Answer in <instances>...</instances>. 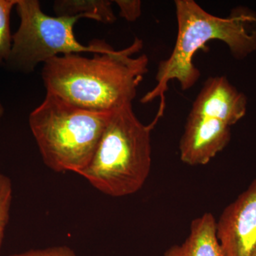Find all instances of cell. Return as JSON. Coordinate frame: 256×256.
Segmentation results:
<instances>
[{"label": "cell", "instance_id": "cell-6", "mask_svg": "<svg viewBox=\"0 0 256 256\" xmlns=\"http://www.w3.org/2000/svg\"><path fill=\"white\" fill-rule=\"evenodd\" d=\"M216 234L226 256H256V178L224 208Z\"/></svg>", "mask_w": 256, "mask_h": 256}, {"label": "cell", "instance_id": "cell-3", "mask_svg": "<svg viewBox=\"0 0 256 256\" xmlns=\"http://www.w3.org/2000/svg\"><path fill=\"white\" fill-rule=\"evenodd\" d=\"M156 124H142L132 105L112 111L92 161L79 175L108 196L140 190L150 172V133Z\"/></svg>", "mask_w": 256, "mask_h": 256}, {"label": "cell", "instance_id": "cell-5", "mask_svg": "<svg viewBox=\"0 0 256 256\" xmlns=\"http://www.w3.org/2000/svg\"><path fill=\"white\" fill-rule=\"evenodd\" d=\"M16 11L20 18L18 31L12 35V48L6 64L10 70L28 74L38 64L60 54L108 53L114 50L106 42L95 40L87 46L77 41L74 33L75 24L88 15L57 16L43 12L37 0H18Z\"/></svg>", "mask_w": 256, "mask_h": 256}, {"label": "cell", "instance_id": "cell-15", "mask_svg": "<svg viewBox=\"0 0 256 256\" xmlns=\"http://www.w3.org/2000/svg\"><path fill=\"white\" fill-rule=\"evenodd\" d=\"M4 108L2 104L1 100H0V118L4 116Z\"/></svg>", "mask_w": 256, "mask_h": 256}, {"label": "cell", "instance_id": "cell-4", "mask_svg": "<svg viewBox=\"0 0 256 256\" xmlns=\"http://www.w3.org/2000/svg\"><path fill=\"white\" fill-rule=\"evenodd\" d=\"M112 111L88 110L46 92L28 117L44 163L56 172L80 174L92 161Z\"/></svg>", "mask_w": 256, "mask_h": 256}, {"label": "cell", "instance_id": "cell-14", "mask_svg": "<svg viewBox=\"0 0 256 256\" xmlns=\"http://www.w3.org/2000/svg\"><path fill=\"white\" fill-rule=\"evenodd\" d=\"M10 256H77L74 250L66 246L32 249L28 252L12 254Z\"/></svg>", "mask_w": 256, "mask_h": 256}, {"label": "cell", "instance_id": "cell-13", "mask_svg": "<svg viewBox=\"0 0 256 256\" xmlns=\"http://www.w3.org/2000/svg\"><path fill=\"white\" fill-rule=\"evenodd\" d=\"M114 2L120 10V16L128 22H134L142 14V2L140 0H116Z\"/></svg>", "mask_w": 256, "mask_h": 256}, {"label": "cell", "instance_id": "cell-1", "mask_svg": "<svg viewBox=\"0 0 256 256\" xmlns=\"http://www.w3.org/2000/svg\"><path fill=\"white\" fill-rule=\"evenodd\" d=\"M142 46L136 37L127 48L94 54L92 58L79 54L54 57L42 69L46 92L88 110L110 112L132 105L148 72V56H134Z\"/></svg>", "mask_w": 256, "mask_h": 256}, {"label": "cell", "instance_id": "cell-12", "mask_svg": "<svg viewBox=\"0 0 256 256\" xmlns=\"http://www.w3.org/2000/svg\"><path fill=\"white\" fill-rule=\"evenodd\" d=\"M12 200V184L11 180L6 175L0 174V250L10 220Z\"/></svg>", "mask_w": 256, "mask_h": 256}, {"label": "cell", "instance_id": "cell-8", "mask_svg": "<svg viewBox=\"0 0 256 256\" xmlns=\"http://www.w3.org/2000/svg\"><path fill=\"white\" fill-rule=\"evenodd\" d=\"M247 99L225 76L210 77L204 84L190 116L222 121L232 126L245 116Z\"/></svg>", "mask_w": 256, "mask_h": 256}, {"label": "cell", "instance_id": "cell-9", "mask_svg": "<svg viewBox=\"0 0 256 256\" xmlns=\"http://www.w3.org/2000/svg\"><path fill=\"white\" fill-rule=\"evenodd\" d=\"M164 256H226L216 234V220L205 213L192 220L186 240L170 247Z\"/></svg>", "mask_w": 256, "mask_h": 256}, {"label": "cell", "instance_id": "cell-10", "mask_svg": "<svg viewBox=\"0 0 256 256\" xmlns=\"http://www.w3.org/2000/svg\"><path fill=\"white\" fill-rule=\"evenodd\" d=\"M112 2L108 0H57L54 4V10L57 16L85 14L92 20L111 24L116 20Z\"/></svg>", "mask_w": 256, "mask_h": 256}, {"label": "cell", "instance_id": "cell-7", "mask_svg": "<svg viewBox=\"0 0 256 256\" xmlns=\"http://www.w3.org/2000/svg\"><path fill=\"white\" fill-rule=\"evenodd\" d=\"M230 127L222 121L188 114L180 144V159L191 166L205 165L226 148Z\"/></svg>", "mask_w": 256, "mask_h": 256}, {"label": "cell", "instance_id": "cell-2", "mask_svg": "<svg viewBox=\"0 0 256 256\" xmlns=\"http://www.w3.org/2000/svg\"><path fill=\"white\" fill-rule=\"evenodd\" d=\"M175 8L178 32L174 50L169 58L160 62L156 86L140 100L148 104L160 98L158 120L164 114V94L170 80H178L183 90L198 82L201 73L194 64V56L208 42H224L238 60L256 50V13L252 10L235 8L228 16L222 18L207 12L194 0H176Z\"/></svg>", "mask_w": 256, "mask_h": 256}, {"label": "cell", "instance_id": "cell-11", "mask_svg": "<svg viewBox=\"0 0 256 256\" xmlns=\"http://www.w3.org/2000/svg\"><path fill=\"white\" fill-rule=\"evenodd\" d=\"M18 0H0V66L9 60L12 48V35L10 30L12 10Z\"/></svg>", "mask_w": 256, "mask_h": 256}]
</instances>
